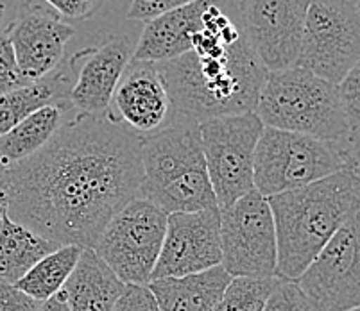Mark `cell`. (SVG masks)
Segmentation results:
<instances>
[{"label":"cell","instance_id":"6da1fadb","mask_svg":"<svg viewBox=\"0 0 360 311\" xmlns=\"http://www.w3.org/2000/svg\"><path fill=\"white\" fill-rule=\"evenodd\" d=\"M6 178L11 220L60 247L94 249L108 222L139 197L140 136L111 114H74Z\"/></svg>","mask_w":360,"mask_h":311},{"label":"cell","instance_id":"7a4b0ae2","mask_svg":"<svg viewBox=\"0 0 360 311\" xmlns=\"http://www.w3.org/2000/svg\"><path fill=\"white\" fill-rule=\"evenodd\" d=\"M156 67L174 113L199 124L253 113L267 75L245 36L221 58H202L191 51Z\"/></svg>","mask_w":360,"mask_h":311},{"label":"cell","instance_id":"3957f363","mask_svg":"<svg viewBox=\"0 0 360 311\" xmlns=\"http://www.w3.org/2000/svg\"><path fill=\"white\" fill-rule=\"evenodd\" d=\"M359 199L360 181L352 166L267 199L276 229V277L300 279Z\"/></svg>","mask_w":360,"mask_h":311},{"label":"cell","instance_id":"277c9868","mask_svg":"<svg viewBox=\"0 0 360 311\" xmlns=\"http://www.w3.org/2000/svg\"><path fill=\"white\" fill-rule=\"evenodd\" d=\"M140 199L167 215L219 209L206 170L199 122L174 113L163 129L140 138Z\"/></svg>","mask_w":360,"mask_h":311},{"label":"cell","instance_id":"5b68a950","mask_svg":"<svg viewBox=\"0 0 360 311\" xmlns=\"http://www.w3.org/2000/svg\"><path fill=\"white\" fill-rule=\"evenodd\" d=\"M255 114L264 127L307 134L340 145L352 136L337 84L296 65L267 72Z\"/></svg>","mask_w":360,"mask_h":311},{"label":"cell","instance_id":"8992f818","mask_svg":"<svg viewBox=\"0 0 360 311\" xmlns=\"http://www.w3.org/2000/svg\"><path fill=\"white\" fill-rule=\"evenodd\" d=\"M348 166L346 143L264 127L255 150V190L269 199L312 185Z\"/></svg>","mask_w":360,"mask_h":311},{"label":"cell","instance_id":"52a82bcc","mask_svg":"<svg viewBox=\"0 0 360 311\" xmlns=\"http://www.w3.org/2000/svg\"><path fill=\"white\" fill-rule=\"evenodd\" d=\"M199 131L217 208H230L255 190V150L264 124L253 111L205 120Z\"/></svg>","mask_w":360,"mask_h":311},{"label":"cell","instance_id":"ba28073f","mask_svg":"<svg viewBox=\"0 0 360 311\" xmlns=\"http://www.w3.org/2000/svg\"><path fill=\"white\" fill-rule=\"evenodd\" d=\"M167 229V213L136 197L103 229L94 252L124 284H149Z\"/></svg>","mask_w":360,"mask_h":311},{"label":"cell","instance_id":"9c48e42d","mask_svg":"<svg viewBox=\"0 0 360 311\" xmlns=\"http://www.w3.org/2000/svg\"><path fill=\"white\" fill-rule=\"evenodd\" d=\"M360 60V11L352 0H310L296 67L337 84Z\"/></svg>","mask_w":360,"mask_h":311},{"label":"cell","instance_id":"30bf717a","mask_svg":"<svg viewBox=\"0 0 360 311\" xmlns=\"http://www.w3.org/2000/svg\"><path fill=\"white\" fill-rule=\"evenodd\" d=\"M221 215V267L231 277H276V229L267 197L253 190Z\"/></svg>","mask_w":360,"mask_h":311},{"label":"cell","instance_id":"8fae6325","mask_svg":"<svg viewBox=\"0 0 360 311\" xmlns=\"http://www.w3.org/2000/svg\"><path fill=\"white\" fill-rule=\"evenodd\" d=\"M297 284L310 311H348L360 306V199Z\"/></svg>","mask_w":360,"mask_h":311},{"label":"cell","instance_id":"7c38bea8","mask_svg":"<svg viewBox=\"0 0 360 311\" xmlns=\"http://www.w3.org/2000/svg\"><path fill=\"white\" fill-rule=\"evenodd\" d=\"M242 32L267 72L296 65L310 0H231Z\"/></svg>","mask_w":360,"mask_h":311},{"label":"cell","instance_id":"4fadbf2b","mask_svg":"<svg viewBox=\"0 0 360 311\" xmlns=\"http://www.w3.org/2000/svg\"><path fill=\"white\" fill-rule=\"evenodd\" d=\"M222 261L219 209L167 215L162 252L150 281L210 270Z\"/></svg>","mask_w":360,"mask_h":311},{"label":"cell","instance_id":"5bb4252c","mask_svg":"<svg viewBox=\"0 0 360 311\" xmlns=\"http://www.w3.org/2000/svg\"><path fill=\"white\" fill-rule=\"evenodd\" d=\"M133 55L124 36L111 38L101 47H88L70 55L74 84L67 102L75 114L103 117L110 114L111 100Z\"/></svg>","mask_w":360,"mask_h":311},{"label":"cell","instance_id":"9a60e30c","mask_svg":"<svg viewBox=\"0 0 360 311\" xmlns=\"http://www.w3.org/2000/svg\"><path fill=\"white\" fill-rule=\"evenodd\" d=\"M110 114L140 138L172 120L174 107L156 65L129 61L111 100Z\"/></svg>","mask_w":360,"mask_h":311},{"label":"cell","instance_id":"2e32d148","mask_svg":"<svg viewBox=\"0 0 360 311\" xmlns=\"http://www.w3.org/2000/svg\"><path fill=\"white\" fill-rule=\"evenodd\" d=\"M74 32L60 15L27 0L24 13L9 32L16 63L27 83L45 79L60 67Z\"/></svg>","mask_w":360,"mask_h":311},{"label":"cell","instance_id":"e0dca14e","mask_svg":"<svg viewBox=\"0 0 360 311\" xmlns=\"http://www.w3.org/2000/svg\"><path fill=\"white\" fill-rule=\"evenodd\" d=\"M210 2L212 0H195L147 22L131 61L158 65L191 52L194 34L201 27L202 15Z\"/></svg>","mask_w":360,"mask_h":311},{"label":"cell","instance_id":"ac0fdd59","mask_svg":"<svg viewBox=\"0 0 360 311\" xmlns=\"http://www.w3.org/2000/svg\"><path fill=\"white\" fill-rule=\"evenodd\" d=\"M126 284L94 249H83L74 272L60 291L70 311H113Z\"/></svg>","mask_w":360,"mask_h":311},{"label":"cell","instance_id":"d6986e66","mask_svg":"<svg viewBox=\"0 0 360 311\" xmlns=\"http://www.w3.org/2000/svg\"><path fill=\"white\" fill-rule=\"evenodd\" d=\"M230 281V274L219 265L191 276L155 279L147 286L160 311H214Z\"/></svg>","mask_w":360,"mask_h":311},{"label":"cell","instance_id":"ffe728a7","mask_svg":"<svg viewBox=\"0 0 360 311\" xmlns=\"http://www.w3.org/2000/svg\"><path fill=\"white\" fill-rule=\"evenodd\" d=\"M74 114V110L67 100L52 102L29 114L24 122L13 127L4 136H0V165L9 168L16 163L31 158L32 154L51 142L52 136Z\"/></svg>","mask_w":360,"mask_h":311},{"label":"cell","instance_id":"44dd1931","mask_svg":"<svg viewBox=\"0 0 360 311\" xmlns=\"http://www.w3.org/2000/svg\"><path fill=\"white\" fill-rule=\"evenodd\" d=\"M72 84H74V72L67 61L45 79L0 95V136H4L13 127L24 122L29 114L44 106L67 100Z\"/></svg>","mask_w":360,"mask_h":311},{"label":"cell","instance_id":"7402d4cb","mask_svg":"<svg viewBox=\"0 0 360 311\" xmlns=\"http://www.w3.org/2000/svg\"><path fill=\"white\" fill-rule=\"evenodd\" d=\"M60 245L36 234L25 225L11 220L6 213L0 218V281L15 284L41 258L54 252Z\"/></svg>","mask_w":360,"mask_h":311},{"label":"cell","instance_id":"603a6c76","mask_svg":"<svg viewBox=\"0 0 360 311\" xmlns=\"http://www.w3.org/2000/svg\"><path fill=\"white\" fill-rule=\"evenodd\" d=\"M83 249L77 245H61L41 258L15 286L36 303H45L63 290L65 283L79 261Z\"/></svg>","mask_w":360,"mask_h":311},{"label":"cell","instance_id":"cb8c5ba5","mask_svg":"<svg viewBox=\"0 0 360 311\" xmlns=\"http://www.w3.org/2000/svg\"><path fill=\"white\" fill-rule=\"evenodd\" d=\"M273 279L231 277L214 311H262L269 297Z\"/></svg>","mask_w":360,"mask_h":311},{"label":"cell","instance_id":"d4e9b609","mask_svg":"<svg viewBox=\"0 0 360 311\" xmlns=\"http://www.w3.org/2000/svg\"><path fill=\"white\" fill-rule=\"evenodd\" d=\"M262 311H310V306L297 281L274 277L273 288Z\"/></svg>","mask_w":360,"mask_h":311},{"label":"cell","instance_id":"484cf974","mask_svg":"<svg viewBox=\"0 0 360 311\" xmlns=\"http://www.w3.org/2000/svg\"><path fill=\"white\" fill-rule=\"evenodd\" d=\"M339 97L349 131L360 133V60L339 83Z\"/></svg>","mask_w":360,"mask_h":311},{"label":"cell","instance_id":"4316f807","mask_svg":"<svg viewBox=\"0 0 360 311\" xmlns=\"http://www.w3.org/2000/svg\"><path fill=\"white\" fill-rule=\"evenodd\" d=\"M25 84L31 83L25 81L20 68H18L9 34H2L0 36V95L18 90Z\"/></svg>","mask_w":360,"mask_h":311},{"label":"cell","instance_id":"83f0119b","mask_svg":"<svg viewBox=\"0 0 360 311\" xmlns=\"http://www.w3.org/2000/svg\"><path fill=\"white\" fill-rule=\"evenodd\" d=\"M192 2H195V0H131V6L127 9V18L147 24V22L163 15V13L183 8L186 4H192Z\"/></svg>","mask_w":360,"mask_h":311},{"label":"cell","instance_id":"f1b7e54d","mask_svg":"<svg viewBox=\"0 0 360 311\" xmlns=\"http://www.w3.org/2000/svg\"><path fill=\"white\" fill-rule=\"evenodd\" d=\"M113 311H160V307L147 284H126Z\"/></svg>","mask_w":360,"mask_h":311},{"label":"cell","instance_id":"f546056e","mask_svg":"<svg viewBox=\"0 0 360 311\" xmlns=\"http://www.w3.org/2000/svg\"><path fill=\"white\" fill-rule=\"evenodd\" d=\"M54 13L68 20H83L99 11L106 0H41Z\"/></svg>","mask_w":360,"mask_h":311},{"label":"cell","instance_id":"4dcf8cb0","mask_svg":"<svg viewBox=\"0 0 360 311\" xmlns=\"http://www.w3.org/2000/svg\"><path fill=\"white\" fill-rule=\"evenodd\" d=\"M40 303H36L15 284L0 281V311H36Z\"/></svg>","mask_w":360,"mask_h":311},{"label":"cell","instance_id":"1f68e13d","mask_svg":"<svg viewBox=\"0 0 360 311\" xmlns=\"http://www.w3.org/2000/svg\"><path fill=\"white\" fill-rule=\"evenodd\" d=\"M25 6L27 0H0V36L11 32Z\"/></svg>","mask_w":360,"mask_h":311},{"label":"cell","instance_id":"d6a6232c","mask_svg":"<svg viewBox=\"0 0 360 311\" xmlns=\"http://www.w3.org/2000/svg\"><path fill=\"white\" fill-rule=\"evenodd\" d=\"M346 152H348L349 166L355 170L356 178L360 181V133H353L346 142Z\"/></svg>","mask_w":360,"mask_h":311},{"label":"cell","instance_id":"836d02e7","mask_svg":"<svg viewBox=\"0 0 360 311\" xmlns=\"http://www.w3.org/2000/svg\"><path fill=\"white\" fill-rule=\"evenodd\" d=\"M8 168L0 165V218L8 213V178H6Z\"/></svg>","mask_w":360,"mask_h":311},{"label":"cell","instance_id":"e575fe53","mask_svg":"<svg viewBox=\"0 0 360 311\" xmlns=\"http://www.w3.org/2000/svg\"><path fill=\"white\" fill-rule=\"evenodd\" d=\"M36 311H70V310H68L67 303L63 300L61 293H58V296L52 297V299L45 300V303H40V306H38V310Z\"/></svg>","mask_w":360,"mask_h":311},{"label":"cell","instance_id":"d590c367","mask_svg":"<svg viewBox=\"0 0 360 311\" xmlns=\"http://www.w3.org/2000/svg\"><path fill=\"white\" fill-rule=\"evenodd\" d=\"M352 2H353V6H355V8L360 11V0H352Z\"/></svg>","mask_w":360,"mask_h":311},{"label":"cell","instance_id":"8d00e7d4","mask_svg":"<svg viewBox=\"0 0 360 311\" xmlns=\"http://www.w3.org/2000/svg\"><path fill=\"white\" fill-rule=\"evenodd\" d=\"M348 311H360V306H355V307H352V310H348Z\"/></svg>","mask_w":360,"mask_h":311}]
</instances>
